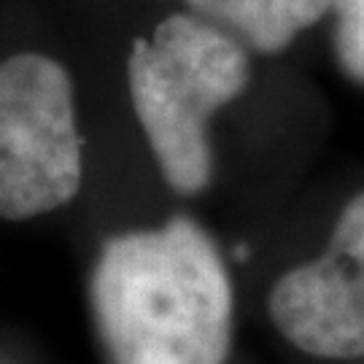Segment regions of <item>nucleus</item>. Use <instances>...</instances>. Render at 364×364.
<instances>
[{"label":"nucleus","mask_w":364,"mask_h":364,"mask_svg":"<svg viewBox=\"0 0 364 364\" xmlns=\"http://www.w3.org/2000/svg\"><path fill=\"white\" fill-rule=\"evenodd\" d=\"M329 251L364 270V192L346 203L329 240Z\"/></svg>","instance_id":"0eeeda50"},{"label":"nucleus","mask_w":364,"mask_h":364,"mask_svg":"<svg viewBox=\"0 0 364 364\" xmlns=\"http://www.w3.org/2000/svg\"><path fill=\"white\" fill-rule=\"evenodd\" d=\"M338 14L335 49L343 70L356 81H364V0H332Z\"/></svg>","instance_id":"423d86ee"},{"label":"nucleus","mask_w":364,"mask_h":364,"mask_svg":"<svg viewBox=\"0 0 364 364\" xmlns=\"http://www.w3.org/2000/svg\"><path fill=\"white\" fill-rule=\"evenodd\" d=\"M130 95L165 181L178 195L205 189L213 170L208 119L248 81L246 52L213 25L173 14L130 52Z\"/></svg>","instance_id":"f03ea898"},{"label":"nucleus","mask_w":364,"mask_h":364,"mask_svg":"<svg viewBox=\"0 0 364 364\" xmlns=\"http://www.w3.org/2000/svg\"><path fill=\"white\" fill-rule=\"evenodd\" d=\"M92 308L111 364H224L230 351V275L192 219L108 240Z\"/></svg>","instance_id":"f257e3e1"},{"label":"nucleus","mask_w":364,"mask_h":364,"mask_svg":"<svg viewBox=\"0 0 364 364\" xmlns=\"http://www.w3.org/2000/svg\"><path fill=\"white\" fill-rule=\"evenodd\" d=\"M270 318L294 348L311 356H364V270L326 248L324 257L275 284Z\"/></svg>","instance_id":"20e7f679"},{"label":"nucleus","mask_w":364,"mask_h":364,"mask_svg":"<svg viewBox=\"0 0 364 364\" xmlns=\"http://www.w3.org/2000/svg\"><path fill=\"white\" fill-rule=\"evenodd\" d=\"M195 11L235 30L259 52H281L299 30L326 14L332 0H186Z\"/></svg>","instance_id":"39448f33"},{"label":"nucleus","mask_w":364,"mask_h":364,"mask_svg":"<svg viewBox=\"0 0 364 364\" xmlns=\"http://www.w3.org/2000/svg\"><path fill=\"white\" fill-rule=\"evenodd\" d=\"M81 141L65 68L43 54L0 63V216L33 219L73 200Z\"/></svg>","instance_id":"7ed1b4c3"}]
</instances>
